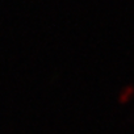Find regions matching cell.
Returning a JSON list of instances; mask_svg holds the SVG:
<instances>
[{
	"mask_svg": "<svg viewBox=\"0 0 134 134\" xmlns=\"http://www.w3.org/2000/svg\"><path fill=\"white\" fill-rule=\"evenodd\" d=\"M133 97H134V86L129 84V86H125L120 91V93L117 96V103L121 105H125V104L130 103L133 100Z\"/></svg>",
	"mask_w": 134,
	"mask_h": 134,
	"instance_id": "obj_1",
	"label": "cell"
}]
</instances>
